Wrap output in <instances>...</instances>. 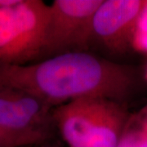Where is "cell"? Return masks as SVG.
I'll list each match as a JSON object with an SVG mask.
<instances>
[{
	"instance_id": "6da1fadb",
	"label": "cell",
	"mask_w": 147,
	"mask_h": 147,
	"mask_svg": "<svg viewBox=\"0 0 147 147\" xmlns=\"http://www.w3.org/2000/svg\"><path fill=\"white\" fill-rule=\"evenodd\" d=\"M131 84L124 66L82 51L27 65H0V87L26 92L51 108L82 98L118 102Z\"/></svg>"
},
{
	"instance_id": "7a4b0ae2",
	"label": "cell",
	"mask_w": 147,
	"mask_h": 147,
	"mask_svg": "<svg viewBox=\"0 0 147 147\" xmlns=\"http://www.w3.org/2000/svg\"><path fill=\"white\" fill-rule=\"evenodd\" d=\"M69 147H115L126 128V115L115 100L82 98L57 106L53 112Z\"/></svg>"
},
{
	"instance_id": "3957f363",
	"label": "cell",
	"mask_w": 147,
	"mask_h": 147,
	"mask_svg": "<svg viewBox=\"0 0 147 147\" xmlns=\"http://www.w3.org/2000/svg\"><path fill=\"white\" fill-rule=\"evenodd\" d=\"M49 5L15 0L0 10V65H21L46 56Z\"/></svg>"
},
{
	"instance_id": "277c9868",
	"label": "cell",
	"mask_w": 147,
	"mask_h": 147,
	"mask_svg": "<svg viewBox=\"0 0 147 147\" xmlns=\"http://www.w3.org/2000/svg\"><path fill=\"white\" fill-rule=\"evenodd\" d=\"M103 0H55L49 5L46 56L75 52L92 38L95 12Z\"/></svg>"
},
{
	"instance_id": "5b68a950",
	"label": "cell",
	"mask_w": 147,
	"mask_h": 147,
	"mask_svg": "<svg viewBox=\"0 0 147 147\" xmlns=\"http://www.w3.org/2000/svg\"><path fill=\"white\" fill-rule=\"evenodd\" d=\"M51 107L26 92L0 87V126L7 130L48 137Z\"/></svg>"
},
{
	"instance_id": "8992f818",
	"label": "cell",
	"mask_w": 147,
	"mask_h": 147,
	"mask_svg": "<svg viewBox=\"0 0 147 147\" xmlns=\"http://www.w3.org/2000/svg\"><path fill=\"white\" fill-rule=\"evenodd\" d=\"M144 3L140 0H103L93 17L92 37L112 51L123 50L133 36Z\"/></svg>"
},
{
	"instance_id": "52a82bcc",
	"label": "cell",
	"mask_w": 147,
	"mask_h": 147,
	"mask_svg": "<svg viewBox=\"0 0 147 147\" xmlns=\"http://www.w3.org/2000/svg\"><path fill=\"white\" fill-rule=\"evenodd\" d=\"M47 137L7 130L0 126V147H24L40 144Z\"/></svg>"
},
{
	"instance_id": "ba28073f",
	"label": "cell",
	"mask_w": 147,
	"mask_h": 147,
	"mask_svg": "<svg viewBox=\"0 0 147 147\" xmlns=\"http://www.w3.org/2000/svg\"><path fill=\"white\" fill-rule=\"evenodd\" d=\"M140 143V131L125 128L120 140L115 147H138Z\"/></svg>"
},
{
	"instance_id": "9c48e42d",
	"label": "cell",
	"mask_w": 147,
	"mask_h": 147,
	"mask_svg": "<svg viewBox=\"0 0 147 147\" xmlns=\"http://www.w3.org/2000/svg\"><path fill=\"white\" fill-rule=\"evenodd\" d=\"M132 42L138 50L147 52V33L134 34L132 36Z\"/></svg>"
},
{
	"instance_id": "30bf717a",
	"label": "cell",
	"mask_w": 147,
	"mask_h": 147,
	"mask_svg": "<svg viewBox=\"0 0 147 147\" xmlns=\"http://www.w3.org/2000/svg\"><path fill=\"white\" fill-rule=\"evenodd\" d=\"M138 147H147V138L142 136L141 133H140V143Z\"/></svg>"
},
{
	"instance_id": "8fae6325",
	"label": "cell",
	"mask_w": 147,
	"mask_h": 147,
	"mask_svg": "<svg viewBox=\"0 0 147 147\" xmlns=\"http://www.w3.org/2000/svg\"><path fill=\"white\" fill-rule=\"evenodd\" d=\"M140 133H141V135L143 136L144 137H146L147 138V120L146 122L144 123V126L142 127V129L140 130Z\"/></svg>"
},
{
	"instance_id": "7c38bea8",
	"label": "cell",
	"mask_w": 147,
	"mask_h": 147,
	"mask_svg": "<svg viewBox=\"0 0 147 147\" xmlns=\"http://www.w3.org/2000/svg\"><path fill=\"white\" fill-rule=\"evenodd\" d=\"M146 78H147V71H146Z\"/></svg>"
}]
</instances>
